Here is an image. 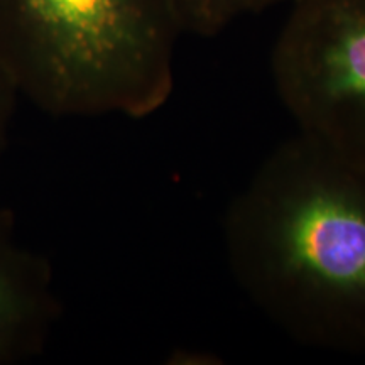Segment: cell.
Masks as SVG:
<instances>
[{
    "label": "cell",
    "instance_id": "6",
    "mask_svg": "<svg viewBox=\"0 0 365 365\" xmlns=\"http://www.w3.org/2000/svg\"><path fill=\"white\" fill-rule=\"evenodd\" d=\"M19 98L16 86L12 85V81L0 68V158H2L4 149L7 145L9 129H11L14 110H16Z\"/></svg>",
    "mask_w": 365,
    "mask_h": 365
},
{
    "label": "cell",
    "instance_id": "1",
    "mask_svg": "<svg viewBox=\"0 0 365 365\" xmlns=\"http://www.w3.org/2000/svg\"><path fill=\"white\" fill-rule=\"evenodd\" d=\"M232 276L287 336L365 352V166L296 134L264 159L223 220Z\"/></svg>",
    "mask_w": 365,
    "mask_h": 365
},
{
    "label": "cell",
    "instance_id": "4",
    "mask_svg": "<svg viewBox=\"0 0 365 365\" xmlns=\"http://www.w3.org/2000/svg\"><path fill=\"white\" fill-rule=\"evenodd\" d=\"M56 317L48 262L22 247L0 215V365L38 354Z\"/></svg>",
    "mask_w": 365,
    "mask_h": 365
},
{
    "label": "cell",
    "instance_id": "3",
    "mask_svg": "<svg viewBox=\"0 0 365 365\" xmlns=\"http://www.w3.org/2000/svg\"><path fill=\"white\" fill-rule=\"evenodd\" d=\"M271 73L298 134L365 166V0H293Z\"/></svg>",
    "mask_w": 365,
    "mask_h": 365
},
{
    "label": "cell",
    "instance_id": "2",
    "mask_svg": "<svg viewBox=\"0 0 365 365\" xmlns=\"http://www.w3.org/2000/svg\"><path fill=\"white\" fill-rule=\"evenodd\" d=\"M181 34L173 0H0V68L53 117L159 110Z\"/></svg>",
    "mask_w": 365,
    "mask_h": 365
},
{
    "label": "cell",
    "instance_id": "5",
    "mask_svg": "<svg viewBox=\"0 0 365 365\" xmlns=\"http://www.w3.org/2000/svg\"><path fill=\"white\" fill-rule=\"evenodd\" d=\"M293 0H173L182 34L210 38L240 17Z\"/></svg>",
    "mask_w": 365,
    "mask_h": 365
}]
</instances>
